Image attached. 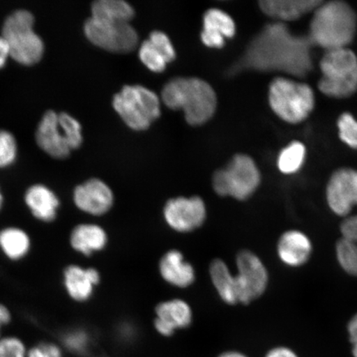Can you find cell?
<instances>
[{
    "mask_svg": "<svg viewBox=\"0 0 357 357\" xmlns=\"http://www.w3.org/2000/svg\"><path fill=\"white\" fill-rule=\"evenodd\" d=\"M312 46L309 36L294 35L287 25L275 22L266 25L252 40L236 68L278 71L303 78L314 66Z\"/></svg>",
    "mask_w": 357,
    "mask_h": 357,
    "instance_id": "6da1fadb",
    "label": "cell"
},
{
    "mask_svg": "<svg viewBox=\"0 0 357 357\" xmlns=\"http://www.w3.org/2000/svg\"><path fill=\"white\" fill-rule=\"evenodd\" d=\"M121 8L104 1L93 2L84 33L95 46L115 53H128L137 46L138 35Z\"/></svg>",
    "mask_w": 357,
    "mask_h": 357,
    "instance_id": "7a4b0ae2",
    "label": "cell"
},
{
    "mask_svg": "<svg viewBox=\"0 0 357 357\" xmlns=\"http://www.w3.org/2000/svg\"><path fill=\"white\" fill-rule=\"evenodd\" d=\"M162 99L168 108L184 111L185 120L192 126L208 122L217 108L215 91L211 84L199 78L169 80L162 89Z\"/></svg>",
    "mask_w": 357,
    "mask_h": 357,
    "instance_id": "3957f363",
    "label": "cell"
},
{
    "mask_svg": "<svg viewBox=\"0 0 357 357\" xmlns=\"http://www.w3.org/2000/svg\"><path fill=\"white\" fill-rule=\"evenodd\" d=\"M357 26L356 12L343 1L323 2L314 10L310 39L312 44L326 51L347 48L355 38Z\"/></svg>",
    "mask_w": 357,
    "mask_h": 357,
    "instance_id": "277c9868",
    "label": "cell"
},
{
    "mask_svg": "<svg viewBox=\"0 0 357 357\" xmlns=\"http://www.w3.org/2000/svg\"><path fill=\"white\" fill-rule=\"evenodd\" d=\"M34 24L33 13L26 10L13 11L3 21L1 36L10 48V58L19 64H37L44 55L45 44Z\"/></svg>",
    "mask_w": 357,
    "mask_h": 357,
    "instance_id": "5b68a950",
    "label": "cell"
},
{
    "mask_svg": "<svg viewBox=\"0 0 357 357\" xmlns=\"http://www.w3.org/2000/svg\"><path fill=\"white\" fill-rule=\"evenodd\" d=\"M269 102L274 113L289 123H300L314 108L312 89L307 84L275 78L269 88Z\"/></svg>",
    "mask_w": 357,
    "mask_h": 357,
    "instance_id": "8992f818",
    "label": "cell"
},
{
    "mask_svg": "<svg viewBox=\"0 0 357 357\" xmlns=\"http://www.w3.org/2000/svg\"><path fill=\"white\" fill-rule=\"evenodd\" d=\"M320 91L332 98L349 97L357 91V56L348 48L326 52L320 61Z\"/></svg>",
    "mask_w": 357,
    "mask_h": 357,
    "instance_id": "52a82bcc",
    "label": "cell"
},
{
    "mask_svg": "<svg viewBox=\"0 0 357 357\" xmlns=\"http://www.w3.org/2000/svg\"><path fill=\"white\" fill-rule=\"evenodd\" d=\"M113 107L123 122L133 130L144 131L160 115L155 93L142 86H126L114 97Z\"/></svg>",
    "mask_w": 357,
    "mask_h": 357,
    "instance_id": "ba28073f",
    "label": "cell"
},
{
    "mask_svg": "<svg viewBox=\"0 0 357 357\" xmlns=\"http://www.w3.org/2000/svg\"><path fill=\"white\" fill-rule=\"evenodd\" d=\"M261 183V173L255 162L247 155H236L227 167L213 176L218 195L245 200L255 193Z\"/></svg>",
    "mask_w": 357,
    "mask_h": 357,
    "instance_id": "9c48e42d",
    "label": "cell"
},
{
    "mask_svg": "<svg viewBox=\"0 0 357 357\" xmlns=\"http://www.w3.org/2000/svg\"><path fill=\"white\" fill-rule=\"evenodd\" d=\"M238 273L235 275L238 303L248 305L262 296L268 285V272L261 259L250 251L236 257Z\"/></svg>",
    "mask_w": 357,
    "mask_h": 357,
    "instance_id": "30bf717a",
    "label": "cell"
},
{
    "mask_svg": "<svg viewBox=\"0 0 357 357\" xmlns=\"http://www.w3.org/2000/svg\"><path fill=\"white\" fill-rule=\"evenodd\" d=\"M163 215L167 225L178 233H190L204 225L206 205L198 196L169 199L165 205Z\"/></svg>",
    "mask_w": 357,
    "mask_h": 357,
    "instance_id": "8fae6325",
    "label": "cell"
},
{
    "mask_svg": "<svg viewBox=\"0 0 357 357\" xmlns=\"http://www.w3.org/2000/svg\"><path fill=\"white\" fill-rule=\"evenodd\" d=\"M326 196L335 214L347 216L357 205V171L342 168L335 172L328 181Z\"/></svg>",
    "mask_w": 357,
    "mask_h": 357,
    "instance_id": "7c38bea8",
    "label": "cell"
},
{
    "mask_svg": "<svg viewBox=\"0 0 357 357\" xmlns=\"http://www.w3.org/2000/svg\"><path fill=\"white\" fill-rule=\"evenodd\" d=\"M73 199L80 212L91 216H102L108 213L114 205V193L105 182L97 178L75 186Z\"/></svg>",
    "mask_w": 357,
    "mask_h": 357,
    "instance_id": "4fadbf2b",
    "label": "cell"
},
{
    "mask_svg": "<svg viewBox=\"0 0 357 357\" xmlns=\"http://www.w3.org/2000/svg\"><path fill=\"white\" fill-rule=\"evenodd\" d=\"M35 139L40 149L52 158L66 159L73 151L67 144L58 113L54 110L45 112L36 130Z\"/></svg>",
    "mask_w": 357,
    "mask_h": 357,
    "instance_id": "5bb4252c",
    "label": "cell"
},
{
    "mask_svg": "<svg viewBox=\"0 0 357 357\" xmlns=\"http://www.w3.org/2000/svg\"><path fill=\"white\" fill-rule=\"evenodd\" d=\"M63 285L71 300L84 303L91 300L97 285L100 282V274L95 268H84L71 264L63 271Z\"/></svg>",
    "mask_w": 357,
    "mask_h": 357,
    "instance_id": "9a60e30c",
    "label": "cell"
},
{
    "mask_svg": "<svg viewBox=\"0 0 357 357\" xmlns=\"http://www.w3.org/2000/svg\"><path fill=\"white\" fill-rule=\"evenodd\" d=\"M155 314V328L164 337L172 336L176 329L189 327L193 319L190 306L178 298L159 303Z\"/></svg>",
    "mask_w": 357,
    "mask_h": 357,
    "instance_id": "2e32d148",
    "label": "cell"
},
{
    "mask_svg": "<svg viewBox=\"0 0 357 357\" xmlns=\"http://www.w3.org/2000/svg\"><path fill=\"white\" fill-rule=\"evenodd\" d=\"M24 199L26 208L36 220L44 223L56 220L61 201L48 186L43 184L31 185L26 189Z\"/></svg>",
    "mask_w": 357,
    "mask_h": 357,
    "instance_id": "e0dca14e",
    "label": "cell"
},
{
    "mask_svg": "<svg viewBox=\"0 0 357 357\" xmlns=\"http://www.w3.org/2000/svg\"><path fill=\"white\" fill-rule=\"evenodd\" d=\"M204 29L201 40L205 46L221 48L225 39L231 38L236 33L235 22L227 13L211 8L204 13Z\"/></svg>",
    "mask_w": 357,
    "mask_h": 357,
    "instance_id": "ac0fdd59",
    "label": "cell"
},
{
    "mask_svg": "<svg viewBox=\"0 0 357 357\" xmlns=\"http://www.w3.org/2000/svg\"><path fill=\"white\" fill-rule=\"evenodd\" d=\"M312 251L309 236L298 230L285 231L278 245V256L285 265L298 267L310 260Z\"/></svg>",
    "mask_w": 357,
    "mask_h": 357,
    "instance_id": "d6986e66",
    "label": "cell"
},
{
    "mask_svg": "<svg viewBox=\"0 0 357 357\" xmlns=\"http://www.w3.org/2000/svg\"><path fill=\"white\" fill-rule=\"evenodd\" d=\"M107 244L108 235L102 227L95 223H79L70 235L71 248L86 257L102 251Z\"/></svg>",
    "mask_w": 357,
    "mask_h": 357,
    "instance_id": "ffe728a7",
    "label": "cell"
},
{
    "mask_svg": "<svg viewBox=\"0 0 357 357\" xmlns=\"http://www.w3.org/2000/svg\"><path fill=\"white\" fill-rule=\"evenodd\" d=\"M159 271L167 283L178 288L188 287L195 280L193 266L187 262L177 250H171L165 254L160 259Z\"/></svg>",
    "mask_w": 357,
    "mask_h": 357,
    "instance_id": "44dd1931",
    "label": "cell"
},
{
    "mask_svg": "<svg viewBox=\"0 0 357 357\" xmlns=\"http://www.w3.org/2000/svg\"><path fill=\"white\" fill-rule=\"evenodd\" d=\"M324 1L321 0H262L261 10L265 15L281 21H294L314 11Z\"/></svg>",
    "mask_w": 357,
    "mask_h": 357,
    "instance_id": "7402d4cb",
    "label": "cell"
},
{
    "mask_svg": "<svg viewBox=\"0 0 357 357\" xmlns=\"http://www.w3.org/2000/svg\"><path fill=\"white\" fill-rule=\"evenodd\" d=\"M32 242L28 233L19 227L0 230V251L8 260L19 261L29 255Z\"/></svg>",
    "mask_w": 357,
    "mask_h": 357,
    "instance_id": "603a6c76",
    "label": "cell"
},
{
    "mask_svg": "<svg viewBox=\"0 0 357 357\" xmlns=\"http://www.w3.org/2000/svg\"><path fill=\"white\" fill-rule=\"evenodd\" d=\"M209 273L214 287L222 300L227 305L238 303L235 275L231 273L226 263L220 259H216L211 263Z\"/></svg>",
    "mask_w": 357,
    "mask_h": 357,
    "instance_id": "cb8c5ba5",
    "label": "cell"
},
{
    "mask_svg": "<svg viewBox=\"0 0 357 357\" xmlns=\"http://www.w3.org/2000/svg\"><path fill=\"white\" fill-rule=\"evenodd\" d=\"M305 145L300 142H293L279 155L280 171L287 175L298 172L305 162Z\"/></svg>",
    "mask_w": 357,
    "mask_h": 357,
    "instance_id": "d4e9b609",
    "label": "cell"
},
{
    "mask_svg": "<svg viewBox=\"0 0 357 357\" xmlns=\"http://www.w3.org/2000/svg\"><path fill=\"white\" fill-rule=\"evenodd\" d=\"M336 253L342 269L357 278V239L342 238L337 243Z\"/></svg>",
    "mask_w": 357,
    "mask_h": 357,
    "instance_id": "484cf974",
    "label": "cell"
},
{
    "mask_svg": "<svg viewBox=\"0 0 357 357\" xmlns=\"http://www.w3.org/2000/svg\"><path fill=\"white\" fill-rule=\"evenodd\" d=\"M58 120L70 149L73 151L79 149L83 142L82 124L66 112L58 113Z\"/></svg>",
    "mask_w": 357,
    "mask_h": 357,
    "instance_id": "4316f807",
    "label": "cell"
},
{
    "mask_svg": "<svg viewBox=\"0 0 357 357\" xmlns=\"http://www.w3.org/2000/svg\"><path fill=\"white\" fill-rule=\"evenodd\" d=\"M139 57L142 63L153 73H160L166 69L168 61L163 52L158 47L151 43L149 39L146 40L141 45Z\"/></svg>",
    "mask_w": 357,
    "mask_h": 357,
    "instance_id": "83f0119b",
    "label": "cell"
},
{
    "mask_svg": "<svg viewBox=\"0 0 357 357\" xmlns=\"http://www.w3.org/2000/svg\"><path fill=\"white\" fill-rule=\"evenodd\" d=\"M17 144L13 133L0 129V169L7 168L15 162Z\"/></svg>",
    "mask_w": 357,
    "mask_h": 357,
    "instance_id": "f1b7e54d",
    "label": "cell"
},
{
    "mask_svg": "<svg viewBox=\"0 0 357 357\" xmlns=\"http://www.w3.org/2000/svg\"><path fill=\"white\" fill-rule=\"evenodd\" d=\"M62 342L69 351L75 354L83 355L88 351L91 344V338L84 330L73 329L64 333L62 336Z\"/></svg>",
    "mask_w": 357,
    "mask_h": 357,
    "instance_id": "f546056e",
    "label": "cell"
},
{
    "mask_svg": "<svg viewBox=\"0 0 357 357\" xmlns=\"http://www.w3.org/2000/svg\"><path fill=\"white\" fill-rule=\"evenodd\" d=\"M339 136L351 149H357V121L350 114H343L339 118Z\"/></svg>",
    "mask_w": 357,
    "mask_h": 357,
    "instance_id": "4dcf8cb0",
    "label": "cell"
},
{
    "mask_svg": "<svg viewBox=\"0 0 357 357\" xmlns=\"http://www.w3.org/2000/svg\"><path fill=\"white\" fill-rule=\"evenodd\" d=\"M24 342L16 337H0V357H26Z\"/></svg>",
    "mask_w": 357,
    "mask_h": 357,
    "instance_id": "1f68e13d",
    "label": "cell"
},
{
    "mask_svg": "<svg viewBox=\"0 0 357 357\" xmlns=\"http://www.w3.org/2000/svg\"><path fill=\"white\" fill-rule=\"evenodd\" d=\"M149 40L155 45L163 52L166 56L168 63L175 60L176 51L174 49L171 40L166 33L160 32V31H154L150 34Z\"/></svg>",
    "mask_w": 357,
    "mask_h": 357,
    "instance_id": "d6a6232c",
    "label": "cell"
},
{
    "mask_svg": "<svg viewBox=\"0 0 357 357\" xmlns=\"http://www.w3.org/2000/svg\"><path fill=\"white\" fill-rule=\"evenodd\" d=\"M46 357H63L61 348L54 343L43 342L39 345Z\"/></svg>",
    "mask_w": 357,
    "mask_h": 357,
    "instance_id": "836d02e7",
    "label": "cell"
},
{
    "mask_svg": "<svg viewBox=\"0 0 357 357\" xmlns=\"http://www.w3.org/2000/svg\"><path fill=\"white\" fill-rule=\"evenodd\" d=\"M8 58H10V48L6 39L0 35V69L6 65Z\"/></svg>",
    "mask_w": 357,
    "mask_h": 357,
    "instance_id": "e575fe53",
    "label": "cell"
},
{
    "mask_svg": "<svg viewBox=\"0 0 357 357\" xmlns=\"http://www.w3.org/2000/svg\"><path fill=\"white\" fill-rule=\"evenodd\" d=\"M11 319L10 310L3 303H0V334H1L2 328L10 324Z\"/></svg>",
    "mask_w": 357,
    "mask_h": 357,
    "instance_id": "d590c367",
    "label": "cell"
},
{
    "mask_svg": "<svg viewBox=\"0 0 357 357\" xmlns=\"http://www.w3.org/2000/svg\"><path fill=\"white\" fill-rule=\"evenodd\" d=\"M266 357H298L294 352L288 348L278 347L269 351Z\"/></svg>",
    "mask_w": 357,
    "mask_h": 357,
    "instance_id": "8d00e7d4",
    "label": "cell"
},
{
    "mask_svg": "<svg viewBox=\"0 0 357 357\" xmlns=\"http://www.w3.org/2000/svg\"><path fill=\"white\" fill-rule=\"evenodd\" d=\"M347 330L352 345L357 344V314L352 317L349 324H348Z\"/></svg>",
    "mask_w": 357,
    "mask_h": 357,
    "instance_id": "74e56055",
    "label": "cell"
},
{
    "mask_svg": "<svg viewBox=\"0 0 357 357\" xmlns=\"http://www.w3.org/2000/svg\"><path fill=\"white\" fill-rule=\"evenodd\" d=\"M26 357H46V356H45L42 348L38 346L32 348V349L26 354Z\"/></svg>",
    "mask_w": 357,
    "mask_h": 357,
    "instance_id": "f35d334b",
    "label": "cell"
},
{
    "mask_svg": "<svg viewBox=\"0 0 357 357\" xmlns=\"http://www.w3.org/2000/svg\"><path fill=\"white\" fill-rule=\"evenodd\" d=\"M218 357H248V356H245L244 354H241V352H238V351H230L225 352V354H221Z\"/></svg>",
    "mask_w": 357,
    "mask_h": 357,
    "instance_id": "ab89813d",
    "label": "cell"
},
{
    "mask_svg": "<svg viewBox=\"0 0 357 357\" xmlns=\"http://www.w3.org/2000/svg\"><path fill=\"white\" fill-rule=\"evenodd\" d=\"M3 204H4V198H3L1 188H0V212H1V211H2V208L3 207Z\"/></svg>",
    "mask_w": 357,
    "mask_h": 357,
    "instance_id": "60d3db41",
    "label": "cell"
},
{
    "mask_svg": "<svg viewBox=\"0 0 357 357\" xmlns=\"http://www.w3.org/2000/svg\"><path fill=\"white\" fill-rule=\"evenodd\" d=\"M352 354H354L355 357H357V345H354V347H352Z\"/></svg>",
    "mask_w": 357,
    "mask_h": 357,
    "instance_id": "b9f144b4",
    "label": "cell"
}]
</instances>
